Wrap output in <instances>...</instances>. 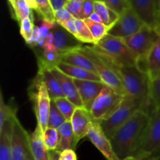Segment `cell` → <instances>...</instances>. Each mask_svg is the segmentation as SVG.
I'll list each match as a JSON object with an SVG mask.
<instances>
[{
  "mask_svg": "<svg viewBox=\"0 0 160 160\" xmlns=\"http://www.w3.org/2000/svg\"><path fill=\"white\" fill-rule=\"evenodd\" d=\"M150 120V113L139 110L114 133L110 142L120 160L136 157L144 142Z\"/></svg>",
  "mask_w": 160,
  "mask_h": 160,
  "instance_id": "cell-1",
  "label": "cell"
},
{
  "mask_svg": "<svg viewBox=\"0 0 160 160\" xmlns=\"http://www.w3.org/2000/svg\"><path fill=\"white\" fill-rule=\"evenodd\" d=\"M146 104L139 98L126 95L123 97L121 102L106 120L100 122L102 128L109 139L114 133L124 124L139 110H145Z\"/></svg>",
  "mask_w": 160,
  "mask_h": 160,
  "instance_id": "cell-4",
  "label": "cell"
},
{
  "mask_svg": "<svg viewBox=\"0 0 160 160\" xmlns=\"http://www.w3.org/2000/svg\"><path fill=\"white\" fill-rule=\"evenodd\" d=\"M16 20L20 23L21 20L27 17L34 20L32 9L30 8L28 4L25 0H16V10H15Z\"/></svg>",
  "mask_w": 160,
  "mask_h": 160,
  "instance_id": "cell-33",
  "label": "cell"
},
{
  "mask_svg": "<svg viewBox=\"0 0 160 160\" xmlns=\"http://www.w3.org/2000/svg\"><path fill=\"white\" fill-rule=\"evenodd\" d=\"M95 1H102V2H104L105 0H95Z\"/></svg>",
  "mask_w": 160,
  "mask_h": 160,
  "instance_id": "cell-51",
  "label": "cell"
},
{
  "mask_svg": "<svg viewBox=\"0 0 160 160\" xmlns=\"http://www.w3.org/2000/svg\"><path fill=\"white\" fill-rule=\"evenodd\" d=\"M139 18L153 29L159 28V6L156 0H127Z\"/></svg>",
  "mask_w": 160,
  "mask_h": 160,
  "instance_id": "cell-12",
  "label": "cell"
},
{
  "mask_svg": "<svg viewBox=\"0 0 160 160\" xmlns=\"http://www.w3.org/2000/svg\"><path fill=\"white\" fill-rule=\"evenodd\" d=\"M59 160H78L74 150H66L60 155Z\"/></svg>",
  "mask_w": 160,
  "mask_h": 160,
  "instance_id": "cell-41",
  "label": "cell"
},
{
  "mask_svg": "<svg viewBox=\"0 0 160 160\" xmlns=\"http://www.w3.org/2000/svg\"><path fill=\"white\" fill-rule=\"evenodd\" d=\"M66 121V118L61 113L58 107L56 106L54 100H51V109L49 112V118H48V128H56L58 129L62 124H63Z\"/></svg>",
  "mask_w": 160,
  "mask_h": 160,
  "instance_id": "cell-29",
  "label": "cell"
},
{
  "mask_svg": "<svg viewBox=\"0 0 160 160\" xmlns=\"http://www.w3.org/2000/svg\"><path fill=\"white\" fill-rule=\"evenodd\" d=\"M123 160H135V158L134 157H128V158H126L125 159Z\"/></svg>",
  "mask_w": 160,
  "mask_h": 160,
  "instance_id": "cell-49",
  "label": "cell"
},
{
  "mask_svg": "<svg viewBox=\"0 0 160 160\" xmlns=\"http://www.w3.org/2000/svg\"><path fill=\"white\" fill-rule=\"evenodd\" d=\"M108 7L115 11L119 15H121L127 9L130 8L127 0H105Z\"/></svg>",
  "mask_w": 160,
  "mask_h": 160,
  "instance_id": "cell-37",
  "label": "cell"
},
{
  "mask_svg": "<svg viewBox=\"0 0 160 160\" xmlns=\"http://www.w3.org/2000/svg\"><path fill=\"white\" fill-rule=\"evenodd\" d=\"M12 160H34L30 146V134L17 117L14 120L12 132Z\"/></svg>",
  "mask_w": 160,
  "mask_h": 160,
  "instance_id": "cell-11",
  "label": "cell"
},
{
  "mask_svg": "<svg viewBox=\"0 0 160 160\" xmlns=\"http://www.w3.org/2000/svg\"><path fill=\"white\" fill-rule=\"evenodd\" d=\"M92 48L117 65L121 67L136 66L137 56L127 45L123 38L107 34L101 41L92 45Z\"/></svg>",
  "mask_w": 160,
  "mask_h": 160,
  "instance_id": "cell-3",
  "label": "cell"
},
{
  "mask_svg": "<svg viewBox=\"0 0 160 160\" xmlns=\"http://www.w3.org/2000/svg\"><path fill=\"white\" fill-rule=\"evenodd\" d=\"M60 155L61 153L56 151V150L49 151V160H59V159H60Z\"/></svg>",
  "mask_w": 160,
  "mask_h": 160,
  "instance_id": "cell-44",
  "label": "cell"
},
{
  "mask_svg": "<svg viewBox=\"0 0 160 160\" xmlns=\"http://www.w3.org/2000/svg\"><path fill=\"white\" fill-rule=\"evenodd\" d=\"M145 23L138 17L131 7L127 9L109 29L108 34L120 38H126L138 32Z\"/></svg>",
  "mask_w": 160,
  "mask_h": 160,
  "instance_id": "cell-10",
  "label": "cell"
},
{
  "mask_svg": "<svg viewBox=\"0 0 160 160\" xmlns=\"http://www.w3.org/2000/svg\"><path fill=\"white\" fill-rule=\"evenodd\" d=\"M53 100H54L55 103H56V106L58 107L59 110L60 111L61 113L64 116L66 120H67V121H70L75 109L78 107H77L75 105H73L70 100H68L67 98H65V97L55 98V99Z\"/></svg>",
  "mask_w": 160,
  "mask_h": 160,
  "instance_id": "cell-28",
  "label": "cell"
},
{
  "mask_svg": "<svg viewBox=\"0 0 160 160\" xmlns=\"http://www.w3.org/2000/svg\"><path fill=\"white\" fill-rule=\"evenodd\" d=\"M84 0H67L65 8L73 18L83 20V6Z\"/></svg>",
  "mask_w": 160,
  "mask_h": 160,
  "instance_id": "cell-35",
  "label": "cell"
},
{
  "mask_svg": "<svg viewBox=\"0 0 160 160\" xmlns=\"http://www.w3.org/2000/svg\"><path fill=\"white\" fill-rule=\"evenodd\" d=\"M84 21L90 30L91 33H92V36L95 41V44L101 41L103 38H105L108 34L109 28H108L102 23H97V22L90 20L89 18L85 19V20H84Z\"/></svg>",
  "mask_w": 160,
  "mask_h": 160,
  "instance_id": "cell-27",
  "label": "cell"
},
{
  "mask_svg": "<svg viewBox=\"0 0 160 160\" xmlns=\"http://www.w3.org/2000/svg\"><path fill=\"white\" fill-rule=\"evenodd\" d=\"M151 120L142 147L135 158L145 156H160V106L154 108Z\"/></svg>",
  "mask_w": 160,
  "mask_h": 160,
  "instance_id": "cell-8",
  "label": "cell"
},
{
  "mask_svg": "<svg viewBox=\"0 0 160 160\" xmlns=\"http://www.w3.org/2000/svg\"><path fill=\"white\" fill-rule=\"evenodd\" d=\"M30 146L34 160H49V151L44 142L43 132L38 124L30 134Z\"/></svg>",
  "mask_w": 160,
  "mask_h": 160,
  "instance_id": "cell-20",
  "label": "cell"
},
{
  "mask_svg": "<svg viewBox=\"0 0 160 160\" xmlns=\"http://www.w3.org/2000/svg\"><path fill=\"white\" fill-rule=\"evenodd\" d=\"M78 91L83 106L89 112L97 97L104 87L102 81H86V80H73Z\"/></svg>",
  "mask_w": 160,
  "mask_h": 160,
  "instance_id": "cell-15",
  "label": "cell"
},
{
  "mask_svg": "<svg viewBox=\"0 0 160 160\" xmlns=\"http://www.w3.org/2000/svg\"><path fill=\"white\" fill-rule=\"evenodd\" d=\"M87 137L92 143L107 160H120L117 157L112 148L110 139L103 131L101 125L98 122L93 121L89 128Z\"/></svg>",
  "mask_w": 160,
  "mask_h": 160,
  "instance_id": "cell-13",
  "label": "cell"
},
{
  "mask_svg": "<svg viewBox=\"0 0 160 160\" xmlns=\"http://www.w3.org/2000/svg\"><path fill=\"white\" fill-rule=\"evenodd\" d=\"M61 61L70 64V65L84 69L98 75L91 59L78 50H74V51L61 54Z\"/></svg>",
  "mask_w": 160,
  "mask_h": 160,
  "instance_id": "cell-22",
  "label": "cell"
},
{
  "mask_svg": "<svg viewBox=\"0 0 160 160\" xmlns=\"http://www.w3.org/2000/svg\"><path fill=\"white\" fill-rule=\"evenodd\" d=\"M93 121L91 112L85 108L78 107L75 109L70 122L78 142L84 137H87L89 128Z\"/></svg>",
  "mask_w": 160,
  "mask_h": 160,
  "instance_id": "cell-16",
  "label": "cell"
},
{
  "mask_svg": "<svg viewBox=\"0 0 160 160\" xmlns=\"http://www.w3.org/2000/svg\"><path fill=\"white\" fill-rule=\"evenodd\" d=\"M135 160H160V156L152 155V156H145L135 158Z\"/></svg>",
  "mask_w": 160,
  "mask_h": 160,
  "instance_id": "cell-43",
  "label": "cell"
},
{
  "mask_svg": "<svg viewBox=\"0 0 160 160\" xmlns=\"http://www.w3.org/2000/svg\"><path fill=\"white\" fill-rule=\"evenodd\" d=\"M36 78L45 84L52 99L64 97L60 84L51 69L45 67H38V72Z\"/></svg>",
  "mask_w": 160,
  "mask_h": 160,
  "instance_id": "cell-19",
  "label": "cell"
},
{
  "mask_svg": "<svg viewBox=\"0 0 160 160\" xmlns=\"http://www.w3.org/2000/svg\"><path fill=\"white\" fill-rule=\"evenodd\" d=\"M9 2V6H10L11 12H12V17H13L14 19L16 18L15 15V10H16V0H8Z\"/></svg>",
  "mask_w": 160,
  "mask_h": 160,
  "instance_id": "cell-45",
  "label": "cell"
},
{
  "mask_svg": "<svg viewBox=\"0 0 160 160\" xmlns=\"http://www.w3.org/2000/svg\"><path fill=\"white\" fill-rule=\"evenodd\" d=\"M36 2L38 5V12L42 16V18L56 22L54 10L50 0H36Z\"/></svg>",
  "mask_w": 160,
  "mask_h": 160,
  "instance_id": "cell-34",
  "label": "cell"
},
{
  "mask_svg": "<svg viewBox=\"0 0 160 160\" xmlns=\"http://www.w3.org/2000/svg\"><path fill=\"white\" fill-rule=\"evenodd\" d=\"M43 140L48 151L56 150L59 141V134L58 129L48 128L43 132Z\"/></svg>",
  "mask_w": 160,
  "mask_h": 160,
  "instance_id": "cell-32",
  "label": "cell"
},
{
  "mask_svg": "<svg viewBox=\"0 0 160 160\" xmlns=\"http://www.w3.org/2000/svg\"><path fill=\"white\" fill-rule=\"evenodd\" d=\"M95 12L101 18L102 23L110 29L120 18V15L108 7L105 2H95Z\"/></svg>",
  "mask_w": 160,
  "mask_h": 160,
  "instance_id": "cell-24",
  "label": "cell"
},
{
  "mask_svg": "<svg viewBox=\"0 0 160 160\" xmlns=\"http://www.w3.org/2000/svg\"><path fill=\"white\" fill-rule=\"evenodd\" d=\"M148 71L150 81L160 74V36L148 53Z\"/></svg>",
  "mask_w": 160,
  "mask_h": 160,
  "instance_id": "cell-25",
  "label": "cell"
},
{
  "mask_svg": "<svg viewBox=\"0 0 160 160\" xmlns=\"http://www.w3.org/2000/svg\"><path fill=\"white\" fill-rule=\"evenodd\" d=\"M20 34L23 38L25 42H28L32 36L34 26H35L34 24V20L30 18V17H27V18L23 19V20L20 21Z\"/></svg>",
  "mask_w": 160,
  "mask_h": 160,
  "instance_id": "cell-36",
  "label": "cell"
},
{
  "mask_svg": "<svg viewBox=\"0 0 160 160\" xmlns=\"http://www.w3.org/2000/svg\"><path fill=\"white\" fill-rule=\"evenodd\" d=\"M89 19L92 20H93V21L97 22V23H102V21L100 17L96 13V12H93V13L90 16Z\"/></svg>",
  "mask_w": 160,
  "mask_h": 160,
  "instance_id": "cell-47",
  "label": "cell"
},
{
  "mask_svg": "<svg viewBox=\"0 0 160 160\" xmlns=\"http://www.w3.org/2000/svg\"><path fill=\"white\" fill-rule=\"evenodd\" d=\"M78 50L91 59L103 84L110 87L120 95L123 96L126 95L120 77L106 56L95 52L92 46H82Z\"/></svg>",
  "mask_w": 160,
  "mask_h": 160,
  "instance_id": "cell-5",
  "label": "cell"
},
{
  "mask_svg": "<svg viewBox=\"0 0 160 160\" xmlns=\"http://www.w3.org/2000/svg\"><path fill=\"white\" fill-rule=\"evenodd\" d=\"M159 38L158 31L145 24L138 32L123 39L137 57L140 58L148 56L152 48Z\"/></svg>",
  "mask_w": 160,
  "mask_h": 160,
  "instance_id": "cell-7",
  "label": "cell"
},
{
  "mask_svg": "<svg viewBox=\"0 0 160 160\" xmlns=\"http://www.w3.org/2000/svg\"><path fill=\"white\" fill-rule=\"evenodd\" d=\"M51 70L58 79L59 84H60L64 97L67 98L68 100H70L77 107H84L83 102L81 101V97H80L73 78L66 75L65 73L60 71L56 67H53Z\"/></svg>",
  "mask_w": 160,
  "mask_h": 160,
  "instance_id": "cell-17",
  "label": "cell"
},
{
  "mask_svg": "<svg viewBox=\"0 0 160 160\" xmlns=\"http://www.w3.org/2000/svg\"><path fill=\"white\" fill-rule=\"evenodd\" d=\"M52 35V45L60 54L78 50L82 47V42L76 38L73 34L57 23L56 28L51 31Z\"/></svg>",
  "mask_w": 160,
  "mask_h": 160,
  "instance_id": "cell-14",
  "label": "cell"
},
{
  "mask_svg": "<svg viewBox=\"0 0 160 160\" xmlns=\"http://www.w3.org/2000/svg\"><path fill=\"white\" fill-rule=\"evenodd\" d=\"M160 106V74L150 82L148 103L145 112L151 113L153 109Z\"/></svg>",
  "mask_w": 160,
  "mask_h": 160,
  "instance_id": "cell-26",
  "label": "cell"
},
{
  "mask_svg": "<svg viewBox=\"0 0 160 160\" xmlns=\"http://www.w3.org/2000/svg\"><path fill=\"white\" fill-rule=\"evenodd\" d=\"M17 110L12 106L5 103L2 92V90L0 91V128L2 127L6 120L17 117Z\"/></svg>",
  "mask_w": 160,
  "mask_h": 160,
  "instance_id": "cell-31",
  "label": "cell"
},
{
  "mask_svg": "<svg viewBox=\"0 0 160 160\" xmlns=\"http://www.w3.org/2000/svg\"><path fill=\"white\" fill-rule=\"evenodd\" d=\"M159 28H158V31H160V5L159 7Z\"/></svg>",
  "mask_w": 160,
  "mask_h": 160,
  "instance_id": "cell-48",
  "label": "cell"
},
{
  "mask_svg": "<svg viewBox=\"0 0 160 160\" xmlns=\"http://www.w3.org/2000/svg\"><path fill=\"white\" fill-rule=\"evenodd\" d=\"M156 2H157L158 6H159V5H160V0H156Z\"/></svg>",
  "mask_w": 160,
  "mask_h": 160,
  "instance_id": "cell-50",
  "label": "cell"
},
{
  "mask_svg": "<svg viewBox=\"0 0 160 160\" xmlns=\"http://www.w3.org/2000/svg\"><path fill=\"white\" fill-rule=\"evenodd\" d=\"M123 97L115 90L104 84L90 111L94 121L100 123L109 118L121 102Z\"/></svg>",
  "mask_w": 160,
  "mask_h": 160,
  "instance_id": "cell-6",
  "label": "cell"
},
{
  "mask_svg": "<svg viewBox=\"0 0 160 160\" xmlns=\"http://www.w3.org/2000/svg\"><path fill=\"white\" fill-rule=\"evenodd\" d=\"M14 118L9 119L0 128V160H12V140Z\"/></svg>",
  "mask_w": 160,
  "mask_h": 160,
  "instance_id": "cell-18",
  "label": "cell"
},
{
  "mask_svg": "<svg viewBox=\"0 0 160 160\" xmlns=\"http://www.w3.org/2000/svg\"><path fill=\"white\" fill-rule=\"evenodd\" d=\"M61 26L62 28H65L68 32H70V34H73L77 39H78V29H77V26H76V23H75V18H72L70 20H69L68 21L65 22L63 24H62Z\"/></svg>",
  "mask_w": 160,
  "mask_h": 160,
  "instance_id": "cell-40",
  "label": "cell"
},
{
  "mask_svg": "<svg viewBox=\"0 0 160 160\" xmlns=\"http://www.w3.org/2000/svg\"><path fill=\"white\" fill-rule=\"evenodd\" d=\"M55 15V20L57 23H59V25L63 24L65 22L68 21L70 19L73 18V16L65 9V8H62V9H59L58 10L55 11L54 12Z\"/></svg>",
  "mask_w": 160,
  "mask_h": 160,
  "instance_id": "cell-38",
  "label": "cell"
},
{
  "mask_svg": "<svg viewBox=\"0 0 160 160\" xmlns=\"http://www.w3.org/2000/svg\"><path fill=\"white\" fill-rule=\"evenodd\" d=\"M67 2V0H50V2H51L54 12L58 9L64 8Z\"/></svg>",
  "mask_w": 160,
  "mask_h": 160,
  "instance_id": "cell-42",
  "label": "cell"
},
{
  "mask_svg": "<svg viewBox=\"0 0 160 160\" xmlns=\"http://www.w3.org/2000/svg\"><path fill=\"white\" fill-rule=\"evenodd\" d=\"M77 29H78V39L82 43H88L95 45V41L91 33L90 30L88 28L84 20L75 19Z\"/></svg>",
  "mask_w": 160,
  "mask_h": 160,
  "instance_id": "cell-30",
  "label": "cell"
},
{
  "mask_svg": "<svg viewBox=\"0 0 160 160\" xmlns=\"http://www.w3.org/2000/svg\"><path fill=\"white\" fill-rule=\"evenodd\" d=\"M156 31H158V33H159V36H160V31H158V30H156Z\"/></svg>",
  "mask_w": 160,
  "mask_h": 160,
  "instance_id": "cell-52",
  "label": "cell"
},
{
  "mask_svg": "<svg viewBox=\"0 0 160 160\" xmlns=\"http://www.w3.org/2000/svg\"><path fill=\"white\" fill-rule=\"evenodd\" d=\"M58 69L66 75L73 80H86V81H101L99 76L92 72L86 70L84 69L70 65L64 62H59L56 66Z\"/></svg>",
  "mask_w": 160,
  "mask_h": 160,
  "instance_id": "cell-23",
  "label": "cell"
},
{
  "mask_svg": "<svg viewBox=\"0 0 160 160\" xmlns=\"http://www.w3.org/2000/svg\"><path fill=\"white\" fill-rule=\"evenodd\" d=\"M25 1L27 2V3L31 9H34L38 12V5L36 2V0H25Z\"/></svg>",
  "mask_w": 160,
  "mask_h": 160,
  "instance_id": "cell-46",
  "label": "cell"
},
{
  "mask_svg": "<svg viewBox=\"0 0 160 160\" xmlns=\"http://www.w3.org/2000/svg\"><path fill=\"white\" fill-rule=\"evenodd\" d=\"M59 141L56 151L62 153L66 150H74L78 142L75 138L70 121H66L58 128Z\"/></svg>",
  "mask_w": 160,
  "mask_h": 160,
  "instance_id": "cell-21",
  "label": "cell"
},
{
  "mask_svg": "<svg viewBox=\"0 0 160 160\" xmlns=\"http://www.w3.org/2000/svg\"><path fill=\"white\" fill-rule=\"evenodd\" d=\"M109 61L112 68L120 77L126 92V95L135 97L143 101L146 104V107L144 111L146 110L148 107L151 82L148 74L141 71L136 66L121 67L115 64L109 59Z\"/></svg>",
  "mask_w": 160,
  "mask_h": 160,
  "instance_id": "cell-2",
  "label": "cell"
},
{
  "mask_svg": "<svg viewBox=\"0 0 160 160\" xmlns=\"http://www.w3.org/2000/svg\"><path fill=\"white\" fill-rule=\"evenodd\" d=\"M95 0H84L83 6V20L90 17L95 12Z\"/></svg>",
  "mask_w": 160,
  "mask_h": 160,
  "instance_id": "cell-39",
  "label": "cell"
},
{
  "mask_svg": "<svg viewBox=\"0 0 160 160\" xmlns=\"http://www.w3.org/2000/svg\"><path fill=\"white\" fill-rule=\"evenodd\" d=\"M36 92L33 95L34 101V111H35L37 124L40 127L42 132L48 128V118H49L51 100L45 84L40 80L36 78L34 81Z\"/></svg>",
  "mask_w": 160,
  "mask_h": 160,
  "instance_id": "cell-9",
  "label": "cell"
}]
</instances>
